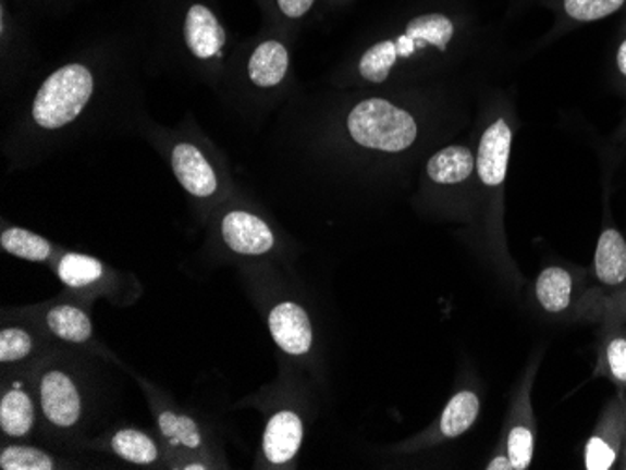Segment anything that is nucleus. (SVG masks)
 Listing matches in <instances>:
<instances>
[{
  "label": "nucleus",
  "instance_id": "11",
  "mask_svg": "<svg viewBox=\"0 0 626 470\" xmlns=\"http://www.w3.org/2000/svg\"><path fill=\"white\" fill-rule=\"evenodd\" d=\"M155 415L169 457H207V438L194 418L171 407H155Z\"/></svg>",
  "mask_w": 626,
  "mask_h": 470
},
{
  "label": "nucleus",
  "instance_id": "23",
  "mask_svg": "<svg viewBox=\"0 0 626 470\" xmlns=\"http://www.w3.org/2000/svg\"><path fill=\"white\" fill-rule=\"evenodd\" d=\"M505 452L511 459L512 470H527L531 467L535 456V430L532 418L524 415L512 423L506 433Z\"/></svg>",
  "mask_w": 626,
  "mask_h": 470
},
{
  "label": "nucleus",
  "instance_id": "19",
  "mask_svg": "<svg viewBox=\"0 0 626 470\" xmlns=\"http://www.w3.org/2000/svg\"><path fill=\"white\" fill-rule=\"evenodd\" d=\"M46 326L62 342L87 343L93 337L90 317L72 304H59L49 309L46 313Z\"/></svg>",
  "mask_w": 626,
  "mask_h": 470
},
{
  "label": "nucleus",
  "instance_id": "29",
  "mask_svg": "<svg viewBox=\"0 0 626 470\" xmlns=\"http://www.w3.org/2000/svg\"><path fill=\"white\" fill-rule=\"evenodd\" d=\"M25 17H64L79 0H10Z\"/></svg>",
  "mask_w": 626,
  "mask_h": 470
},
{
  "label": "nucleus",
  "instance_id": "5",
  "mask_svg": "<svg viewBox=\"0 0 626 470\" xmlns=\"http://www.w3.org/2000/svg\"><path fill=\"white\" fill-rule=\"evenodd\" d=\"M290 70V46L269 25L259 36L235 49L225 74L233 75V82L243 83L248 96L270 95L285 85Z\"/></svg>",
  "mask_w": 626,
  "mask_h": 470
},
{
  "label": "nucleus",
  "instance_id": "24",
  "mask_svg": "<svg viewBox=\"0 0 626 470\" xmlns=\"http://www.w3.org/2000/svg\"><path fill=\"white\" fill-rule=\"evenodd\" d=\"M0 469L2 470H53L59 469V461L48 452L38 450L33 446L12 444L0 452Z\"/></svg>",
  "mask_w": 626,
  "mask_h": 470
},
{
  "label": "nucleus",
  "instance_id": "20",
  "mask_svg": "<svg viewBox=\"0 0 626 470\" xmlns=\"http://www.w3.org/2000/svg\"><path fill=\"white\" fill-rule=\"evenodd\" d=\"M413 40H420L445 53L449 44L454 38V23L451 17L443 14H417L412 20L405 21L404 27L400 28Z\"/></svg>",
  "mask_w": 626,
  "mask_h": 470
},
{
  "label": "nucleus",
  "instance_id": "27",
  "mask_svg": "<svg viewBox=\"0 0 626 470\" xmlns=\"http://www.w3.org/2000/svg\"><path fill=\"white\" fill-rule=\"evenodd\" d=\"M602 366L613 383L626 388V334L617 332L607 337L602 355Z\"/></svg>",
  "mask_w": 626,
  "mask_h": 470
},
{
  "label": "nucleus",
  "instance_id": "12",
  "mask_svg": "<svg viewBox=\"0 0 626 470\" xmlns=\"http://www.w3.org/2000/svg\"><path fill=\"white\" fill-rule=\"evenodd\" d=\"M512 132L506 121L499 119L488 126L478 147L477 171L486 186H501L511 160Z\"/></svg>",
  "mask_w": 626,
  "mask_h": 470
},
{
  "label": "nucleus",
  "instance_id": "2",
  "mask_svg": "<svg viewBox=\"0 0 626 470\" xmlns=\"http://www.w3.org/2000/svg\"><path fill=\"white\" fill-rule=\"evenodd\" d=\"M156 46L192 72L218 82L231 59V33L220 0H142Z\"/></svg>",
  "mask_w": 626,
  "mask_h": 470
},
{
  "label": "nucleus",
  "instance_id": "34",
  "mask_svg": "<svg viewBox=\"0 0 626 470\" xmlns=\"http://www.w3.org/2000/svg\"><path fill=\"white\" fill-rule=\"evenodd\" d=\"M623 456H625V465H626V444H625V448H623Z\"/></svg>",
  "mask_w": 626,
  "mask_h": 470
},
{
  "label": "nucleus",
  "instance_id": "28",
  "mask_svg": "<svg viewBox=\"0 0 626 470\" xmlns=\"http://www.w3.org/2000/svg\"><path fill=\"white\" fill-rule=\"evenodd\" d=\"M626 0H565L566 14L576 21H599L615 14Z\"/></svg>",
  "mask_w": 626,
  "mask_h": 470
},
{
  "label": "nucleus",
  "instance_id": "10",
  "mask_svg": "<svg viewBox=\"0 0 626 470\" xmlns=\"http://www.w3.org/2000/svg\"><path fill=\"white\" fill-rule=\"evenodd\" d=\"M304 438L303 418L295 410L283 409L274 412L265 425L261 450L267 463L285 467L293 463L300 452Z\"/></svg>",
  "mask_w": 626,
  "mask_h": 470
},
{
  "label": "nucleus",
  "instance_id": "25",
  "mask_svg": "<svg viewBox=\"0 0 626 470\" xmlns=\"http://www.w3.org/2000/svg\"><path fill=\"white\" fill-rule=\"evenodd\" d=\"M317 0H265L261 10L265 12L269 25L282 23H298L311 14Z\"/></svg>",
  "mask_w": 626,
  "mask_h": 470
},
{
  "label": "nucleus",
  "instance_id": "33",
  "mask_svg": "<svg viewBox=\"0 0 626 470\" xmlns=\"http://www.w3.org/2000/svg\"><path fill=\"white\" fill-rule=\"evenodd\" d=\"M257 4H259V7H263L265 4V0H256Z\"/></svg>",
  "mask_w": 626,
  "mask_h": 470
},
{
  "label": "nucleus",
  "instance_id": "4",
  "mask_svg": "<svg viewBox=\"0 0 626 470\" xmlns=\"http://www.w3.org/2000/svg\"><path fill=\"white\" fill-rule=\"evenodd\" d=\"M165 139V154L182 189L199 202H212L228 188L225 168L194 129L158 132Z\"/></svg>",
  "mask_w": 626,
  "mask_h": 470
},
{
  "label": "nucleus",
  "instance_id": "13",
  "mask_svg": "<svg viewBox=\"0 0 626 470\" xmlns=\"http://www.w3.org/2000/svg\"><path fill=\"white\" fill-rule=\"evenodd\" d=\"M593 272L604 287L626 283V240L617 228H604L594 249Z\"/></svg>",
  "mask_w": 626,
  "mask_h": 470
},
{
  "label": "nucleus",
  "instance_id": "21",
  "mask_svg": "<svg viewBox=\"0 0 626 470\" xmlns=\"http://www.w3.org/2000/svg\"><path fill=\"white\" fill-rule=\"evenodd\" d=\"M57 276L70 289H87L101 282L106 267L95 257L64 253L57 262Z\"/></svg>",
  "mask_w": 626,
  "mask_h": 470
},
{
  "label": "nucleus",
  "instance_id": "22",
  "mask_svg": "<svg viewBox=\"0 0 626 470\" xmlns=\"http://www.w3.org/2000/svg\"><path fill=\"white\" fill-rule=\"evenodd\" d=\"M0 244L7 253L23 259V261H48L53 253V246L49 244V240H46L44 236L36 235V233H30L27 228H2Z\"/></svg>",
  "mask_w": 626,
  "mask_h": 470
},
{
  "label": "nucleus",
  "instance_id": "1",
  "mask_svg": "<svg viewBox=\"0 0 626 470\" xmlns=\"http://www.w3.org/2000/svg\"><path fill=\"white\" fill-rule=\"evenodd\" d=\"M115 51V46L100 44L54 67L28 103L20 141L53 143L77 128L106 92Z\"/></svg>",
  "mask_w": 626,
  "mask_h": 470
},
{
  "label": "nucleus",
  "instance_id": "26",
  "mask_svg": "<svg viewBox=\"0 0 626 470\" xmlns=\"http://www.w3.org/2000/svg\"><path fill=\"white\" fill-rule=\"evenodd\" d=\"M34 339L28 330L7 326L0 332V362L14 363L30 357Z\"/></svg>",
  "mask_w": 626,
  "mask_h": 470
},
{
  "label": "nucleus",
  "instance_id": "17",
  "mask_svg": "<svg viewBox=\"0 0 626 470\" xmlns=\"http://www.w3.org/2000/svg\"><path fill=\"white\" fill-rule=\"evenodd\" d=\"M535 295L545 313H552V316L565 313L573 304V274L563 267H548L537 277Z\"/></svg>",
  "mask_w": 626,
  "mask_h": 470
},
{
  "label": "nucleus",
  "instance_id": "14",
  "mask_svg": "<svg viewBox=\"0 0 626 470\" xmlns=\"http://www.w3.org/2000/svg\"><path fill=\"white\" fill-rule=\"evenodd\" d=\"M36 422L33 396L25 386L12 384L0 397V430L12 438L30 435Z\"/></svg>",
  "mask_w": 626,
  "mask_h": 470
},
{
  "label": "nucleus",
  "instance_id": "16",
  "mask_svg": "<svg viewBox=\"0 0 626 470\" xmlns=\"http://www.w3.org/2000/svg\"><path fill=\"white\" fill-rule=\"evenodd\" d=\"M109 450L126 463L150 467L162 461V448L145 431L124 428L109 437Z\"/></svg>",
  "mask_w": 626,
  "mask_h": 470
},
{
  "label": "nucleus",
  "instance_id": "6",
  "mask_svg": "<svg viewBox=\"0 0 626 470\" xmlns=\"http://www.w3.org/2000/svg\"><path fill=\"white\" fill-rule=\"evenodd\" d=\"M41 412L57 430H74L83 417L82 389L74 375L62 368H49L38 376Z\"/></svg>",
  "mask_w": 626,
  "mask_h": 470
},
{
  "label": "nucleus",
  "instance_id": "32",
  "mask_svg": "<svg viewBox=\"0 0 626 470\" xmlns=\"http://www.w3.org/2000/svg\"><path fill=\"white\" fill-rule=\"evenodd\" d=\"M617 67L621 74L626 77V40L621 44L619 51H617Z\"/></svg>",
  "mask_w": 626,
  "mask_h": 470
},
{
  "label": "nucleus",
  "instance_id": "3",
  "mask_svg": "<svg viewBox=\"0 0 626 470\" xmlns=\"http://www.w3.org/2000/svg\"><path fill=\"white\" fill-rule=\"evenodd\" d=\"M351 141L364 150L402 154L417 143L418 122L412 111L384 98H366L345 116Z\"/></svg>",
  "mask_w": 626,
  "mask_h": 470
},
{
  "label": "nucleus",
  "instance_id": "7",
  "mask_svg": "<svg viewBox=\"0 0 626 470\" xmlns=\"http://www.w3.org/2000/svg\"><path fill=\"white\" fill-rule=\"evenodd\" d=\"M220 233L225 246L238 256H265L277 246V236L269 223L243 207H231L222 215Z\"/></svg>",
  "mask_w": 626,
  "mask_h": 470
},
{
  "label": "nucleus",
  "instance_id": "9",
  "mask_svg": "<svg viewBox=\"0 0 626 470\" xmlns=\"http://www.w3.org/2000/svg\"><path fill=\"white\" fill-rule=\"evenodd\" d=\"M270 336L290 357H304L314 345V326L306 309L297 302H280L269 311Z\"/></svg>",
  "mask_w": 626,
  "mask_h": 470
},
{
  "label": "nucleus",
  "instance_id": "18",
  "mask_svg": "<svg viewBox=\"0 0 626 470\" xmlns=\"http://www.w3.org/2000/svg\"><path fill=\"white\" fill-rule=\"evenodd\" d=\"M480 415V399L471 389H462L449 399L439 418V433L443 438H458L471 430Z\"/></svg>",
  "mask_w": 626,
  "mask_h": 470
},
{
  "label": "nucleus",
  "instance_id": "30",
  "mask_svg": "<svg viewBox=\"0 0 626 470\" xmlns=\"http://www.w3.org/2000/svg\"><path fill=\"white\" fill-rule=\"evenodd\" d=\"M626 321V295L619 296L612 309H610V321Z\"/></svg>",
  "mask_w": 626,
  "mask_h": 470
},
{
  "label": "nucleus",
  "instance_id": "8",
  "mask_svg": "<svg viewBox=\"0 0 626 470\" xmlns=\"http://www.w3.org/2000/svg\"><path fill=\"white\" fill-rule=\"evenodd\" d=\"M626 444V405L615 399L602 412L597 428L586 444L584 465L587 470H610L617 465Z\"/></svg>",
  "mask_w": 626,
  "mask_h": 470
},
{
  "label": "nucleus",
  "instance_id": "31",
  "mask_svg": "<svg viewBox=\"0 0 626 470\" xmlns=\"http://www.w3.org/2000/svg\"><path fill=\"white\" fill-rule=\"evenodd\" d=\"M486 469L488 470H512L511 459L505 454H498V456L493 457L490 463L486 465Z\"/></svg>",
  "mask_w": 626,
  "mask_h": 470
},
{
  "label": "nucleus",
  "instance_id": "15",
  "mask_svg": "<svg viewBox=\"0 0 626 470\" xmlns=\"http://www.w3.org/2000/svg\"><path fill=\"white\" fill-rule=\"evenodd\" d=\"M475 171V158L467 147L441 148L426 163V175L439 186H454L467 181Z\"/></svg>",
  "mask_w": 626,
  "mask_h": 470
}]
</instances>
